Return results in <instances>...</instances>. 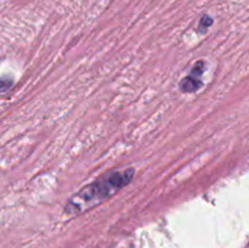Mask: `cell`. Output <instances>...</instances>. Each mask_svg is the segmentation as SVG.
<instances>
[{
    "label": "cell",
    "mask_w": 249,
    "mask_h": 248,
    "mask_svg": "<svg viewBox=\"0 0 249 248\" xmlns=\"http://www.w3.org/2000/svg\"><path fill=\"white\" fill-rule=\"evenodd\" d=\"M133 177V168L116 170V172L102 175L94 182L80 190L68 201L65 208L66 213H79L94 204L100 203L101 201L108 198L109 196L123 189L124 186H126L131 181Z\"/></svg>",
    "instance_id": "cell-1"
},
{
    "label": "cell",
    "mask_w": 249,
    "mask_h": 248,
    "mask_svg": "<svg viewBox=\"0 0 249 248\" xmlns=\"http://www.w3.org/2000/svg\"><path fill=\"white\" fill-rule=\"evenodd\" d=\"M204 71V62L203 61H198L196 62V65L194 66L192 71L190 72V74L187 77H185L184 79H181L180 82V90L182 92H195L202 87V80L201 75L203 74Z\"/></svg>",
    "instance_id": "cell-2"
},
{
    "label": "cell",
    "mask_w": 249,
    "mask_h": 248,
    "mask_svg": "<svg viewBox=\"0 0 249 248\" xmlns=\"http://www.w3.org/2000/svg\"><path fill=\"white\" fill-rule=\"evenodd\" d=\"M213 24V18L209 17L208 15H203L199 19V23H198V31L199 32H204L209 28V27Z\"/></svg>",
    "instance_id": "cell-3"
},
{
    "label": "cell",
    "mask_w": 249,
    "mask_h": 248,
    "mask_svg": "<svg viewBox=\"0 0 249 248\" xmlns=\"http://www.w3.org/2000/svg\"><path fill=\"white\" fill-rule=\"evenodd\" d=\"M14 80L9 77H1L0 78V92H5L12 87Z\"/></svg>",
    "instance_id": "cell-4"
}]
</instances>
